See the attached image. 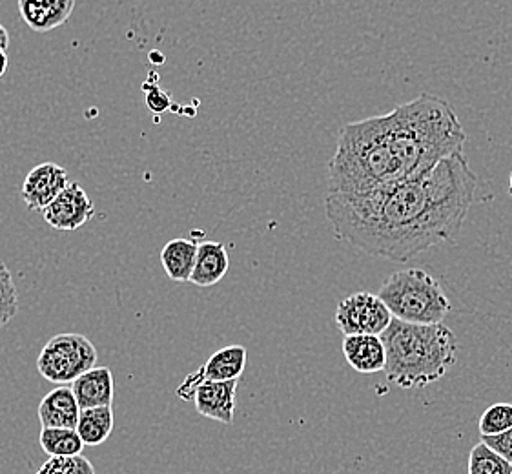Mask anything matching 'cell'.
Segmentation results:
<instances>
[{"instance_id": "3957f363", "label": "cell", "mask_w": 512, "mask_h": 474, "mask_svg": "<svg viewBox=\"0 0 512 474\" xmlns=\"http://www.w3.org/2000/svg\"><path fill=\"white\" fill-rule=\"evenodd\" d=\"M381 338L387 351L385 376L405 391L440 382L458 356L456 336L443 323L423 325L394 318Z\"/></svg>"}, {"instance_id": "8fae6325", "label": "cell", "mask_w": 512, "mask_h": 474, "mask_svg": "<svg viewBox=\"0 0 512 474\" xmlns=\"http://www.w3.org/2000/svg\"><path fill=\"white\" fill-rule=\"evenodd\" d=\"M248 351L243 345H228L214 352L199 371L188 374L194 382H232L239 380L245 372Z\"/></svg>"}, {"instance_id": "52a82bcc", "label": "cell", "mask_w": 512, "mask_h": 474, "mask_svg": "<svg viewBox=\"0 0 512 474\" xmlns=\"http://www.w3.org/2000/svg\"><path fill=\"white\" fill-rule=\"evenodd\" d=\"M237 385L239 380L194 382L192 378L186 376L185 382L181 383L177 389V396L186 402L194 400L195 411L201 416L225 425H232L234 414H236Z\"/></svg>"}, {"instance_id": "7402d4cb", "label": "cell", "mask_w": 512, "mask_h": 474, "mask_svg": "<svg viewBox=\"0 0 512 474\" xmlns=\"http://www.w3.org/2000/svg\"><path fill=\"white\" fill-rule=\"evenodd\" d=\"M482 442L489 445L492 451L500 454L509 464H512V427L500 434H492V436H482Z\"/></svg>"}, {"instance_id": "7a4b0ae2", "label": "cell", "mask_w": 512, "mask_h": 474, "mask_svg": "<svg viewBox=\"0 0 512 474\" xmlns=\"http://www.w3.org/2000/svg\"><path fill=\"white\" fill-rule=\"evenodd\" d=\"M465 130L451 104L432 93L392 112L345 124L328 165V192L365 194L423 176L463 152Z\"/></svg>"}, {"instance_id": "4316f807", "label": "cell", "mask_w": 512, "mask_h": 474, "mask_svg": "<svg viewBox=\"0 0 512 474\" xmlns=\"http://www.w3.org/2000/svg\"><path fill=\"white\" fill-rule=\"evenodd\" d=\"M35 474H42V473H41V471H37V473H35Z\"/></svg>"}, {"instance_id": "ba28073f", "label": "cell", "mask_w": 512, "mask_h": 474, "mask_svg": "<svg viewBox=\"0 0 512 474\" xmlns=\"http://www.w3.org/2000/svg\"><path fill=\"white\" fill-rule=\"evenodd\" d=\"M95 216L92 197L79 183H70L62 190L52 205L42 210V217L50 227L59 232H75Z\"/></svg>"}, {"instance_id": "30bf717a", "label": "cell", "mask_w": 512, "mask_h": 474, "mask_svg": "<svg viewBox=\"0 0 512 474\" xmlns=\"http://www.w3.org/2000/svg\"><path fill=\"white\" fill-rule=\"evenodd\" d=\"M343 354L350 367L361 374L385 371L387 351L379 334H352L343 340Z\"/></svg>"}, {"instance_id": "ffe728a7", "label": "cell", "mask_w": 512, "mask_h": 474, "mask_svg": "<svg viewBox=\"0 0 512 474\" xmlns=\"http://www.w3.org/2000/svg\"><path fill=\"white\" fill-rule=\"evenodd\" d=\"M19 314V294L8 267L0 261V329Z\"/></svg>"}, {"instance_id": "8992f818", "label": "cell", "mask_w": 512, "mask_h": 474, "mask_svg": "<svg viewBox=\"0 0 512 474\" xmlns=\"http://www.w3.org/2000/svg\"><path fill=\"white\" fill-rule=\"evenodd\" d=\"M394 320L379 294L356 292L339 301L336 309V327L343 336L352 334H383Z\"/></svg>"}, {"instance_id": "d4e9b609", "label": "cell", "mask_w": 512, "mask_h": 474, "mask_svg": "<svg viewBox=\"0 0 512 474\" xmlns=\"http://www.w3.org/2000/svg\"><path fill=\"white\" fill-rule=\"evenodd\" d=\"M8 64H10V61H8V53L4 52V50H0V79L4 77V73L8 70Z\"/></svg>"}, {"instance_id": "9a60e30c", "label": "cell", "mask_w": 512, "mask_h": 474, "mask_svg": "<svg viewBox=\"0 0 512 474\" xmlns=\"http://www.w3.org/2000/svg\"><path fill=\"white\" fill-rule=\"evenodd\" d=\"M228 268H230V258L225 245L217 241H203L197 248V259H195L190 283L203 289L214 287L225 278Z\"/></svg>"}, {"instance_id": "cb8c5ba5", "label": "cell", "mask_w": 512, "mask_h": 474, "mask_svg": "<svg viewBox=\"0 0 512 474\" xmlns=\"http://www.w3.org/2000/svg\"><path fill=\"white\" fill-rule=\"evenodd\" d=\"M8 46H10V33H8V30L0 24V50H8Z\"/></svg>"}, {"instance_id": "ac0fdd59", "label": "cell", "mask_w": 512, "mask_h": 474, "mask_svg": "<svg viewBox=\"0 0 512 474\" xmlns=\"http://www.w3.org/2000/svg\"><path fill=\"white\" fill-rule=\"evenodd\" d=\"M42 451L50 456H77L82 454L84 442L77 429H59V427H42L39 436Z\"/></svg>"}, {"instance_id": "4fadbf2b", "label": "cell", "mask_w": 512, "mask_h": 474, "mask_svg": "<svg viewBox=\"0 0 512 474\" xmlns=\"http://www.w3.org/2000/svg\"><path fill=\"white\" fill-rule=\"evenodd\" d=\"M73 394L81 409L112 407L115 398V380L108 367H93L72 383Z\"/></svg>"}, {"instance_id": "d6986e66", "label": "cell", "mask_w": 512, "mask_h": 474, "mask_svg": "<svg viewBox=\"0 0 512 474\" xmlns=\"http://www.w3.org/2000/svg\"><path fill=\"white\" fill-rule=\"evenodd\" d=\"M512 464L502 458L489 445L480 442L469 454V474H511Z\"/></svg>"}, {"instance_id": "9c48e42d", "label": "cell", "mask_w": 512, "mask_h": 474, "mask_svg": "<svg viewBox=\"0 0 512 474\" xmlns=\"http://www.w3.org/2000/svg\"><path fill=\"white\" fill-rule=\"evenodd\" d=\"M68 172L57 163H42L30 170L22 185V199L28 210L42 212L70 185Z\"/></svg>"}, {"instance_id": "7c38bea8", "label": "cell", "mask_w": 512, "mask_h": 474, "mask_svg": "<svg viewBox=\"0 0 512 474\" xmlns=\"http://www.w3.org/2000/svg\"><path fill=\"white\" fill-rule=\"evenodd\" d=\"M73 8L75 0H19L22 21L39 33L57 30L72 17Z\"/></svg>"}, {"instance_id": "2e32d148", "label": "cell", "mask_w": 512, "mask_h": 474, "mask_svg": "<svg viewBox=\"0 0 512 474\" xmlns=\"http://www.w3.org/2000/svg\"><path fill=\"white\" fill-rule=\"evenodd\" d=\"M199 245L194 239H172L161 250V265L166 276L175 283H185L192 278Z\"/></svg>"}, {"instance_id": "e0dca14e", "label": "cell", "mask_w": 512, "mask_h": 474, "mask_svg": "<svg viewBox=\"0 0 512 474\" xmlns=\"http://www.w3.org/2000/svg\"><path fill=\"white\" fill-rule=\"evenodd\" d=\"M112 407H92V409H81L79 423H77V433L81 434L84 445L97 447L103 445L113 431Z\"/></svg>"}, {"instance_id": "44dd1931", "label": "cell", "mask_w": 512, "mask_h": 474, "mask_svg": "<svg viewBox=\"0 0 512 474\" xmlns=\"http://www.w3.org/2000/svg\"><path fill=\"white\" fill-rule=\"evenodd\" d=\"M478 427L482 436H492L511 429L512 403H494L489 409H485Z\"/></svg>"}, {"instance_id": "603a6c76", "label": "cell", "mask_w": 512, "mask_h": 474, "mask_svg": "<svg viewBox=\"0 0 512 474\" xmlns=\"http://www.w3.org/2000/svg\"><path fill=\"white\" fill-rule=\"evenodd\" d=\"M146 92V90H144ZM170 95L168 93H164L161 88H148V92H146V106L154 112V114H163L166 112L168 108H170Z\"/></svg>"}, {"instance_id": "6da1fadb", "label": "cell", "mask_w": 512, "mask_h": 474, "mask_svg": "<svg viewBox=\"0 0 512 474\" xmlns=\"http://www.w3.org/2000/svg\"><path fill=\"white\" fill-rule=\"evenodd\" d=\"M476 176L463 152L431 172L365 194L327 192L325 212L341 241L396 263L452 243L474 201Z\"/></svg>"}, {"instance_id": "277c9868", "label": "cell", "mask_w": 512, "mask_h": 474, "mask_svg": "<svg viewBox=\"0 0 512 474\" xmlns=\"http://www.w3.org/2000/svg\"><path fill=\"white\" fill-rule=\"evenodd\" d=\"M394 318L409 323H441L451 312V301L440 281L421 268H407L390 274L379 289Z\"/></svg>"}, {"instance_id": "5b68a950", "label": "cell", "mask_w": 512, "mask_h": 474, "mask_svg": "<svg viewBox=\"0 0 512 474\" xmlns=\"http://www.w3.org/2000/svg\"><path fill=\"white\" fill-rule=\"evenodd\" d=\"M97 363V349L82 334H57L42 347L37 371L55 385L73 383Z\"/></svg>"}, {"instance_id": "83f0119b", "label": "cell", "mask_w": 512, "mask_h": 474, "mask_svg": "<svg viewBox=\"0 0 512 474\" xmlns=\"http://www.w3.org/2000/svg\"><path fill=\"white\" fill-rule=\"evenodd\" d=\"M512 474V473H511Z\"/></svg>"}, {"instance_id": "5bb4252c", "label": "cell", "mask_w": 512, "mask_h": 474, "mask_svg": "<svg viewBox=\"0 0 512 474\" xmlns=\"http://www.w3.org/2000/svg\"><path fill=\"white\" fill-rule=\"evenodd\" d=\"M81 416V405L77 402L72 387H62L48 392L39 405V420L42 427L75 429Z\"/></svg>"}, {"instance_id": "484cf974", "label": "cell", "mask_w": 512, "mask_h": 474, "mask_svg": "<svg viewBox=\"0 0 512 474\" xmlns=\"http://www.w3.org/2000/svg\"><path fill=\"white\" fill-rule=\"evenodd\" d=\"M509 185H511V194H512V172H511V179H509Z\"/></svg>"}]
</instances>
